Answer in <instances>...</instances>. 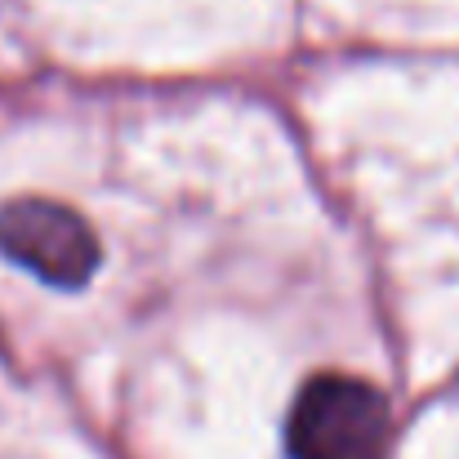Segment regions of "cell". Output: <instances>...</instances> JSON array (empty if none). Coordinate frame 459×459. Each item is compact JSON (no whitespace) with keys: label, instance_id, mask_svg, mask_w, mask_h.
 I'll use <instances>...</instances> for the list:
<instances>
[{"label":"cell","instance_id":"cell-1","mask_svg":"<svg viewBox=\"0 0 459 459\" xmlns=\"http://www.w3.org/2000/svg\"><path fill=\"white\" fill-rule=\"evenodd\" d=\"M393 415L375 384L352 375H316L290 411V455L295 459H388Z\"/></svg>","mask_w":459,"mask_h":459},{"label":"cell","instance_id":"cell-2","mask_svg":"<svg viewBox=\"0 0 459 459\" xmlns=\"http://www.w3.org/2000/svg\"><path fill=\"white\" fill-rule=\"evenodd\" d=\"M0 250L63 290L85 286L99 268V237L90 223L76 210L40 196H22L0 210Z\"/></svg>","mask_w":459,"mask_h":459}]
</instances>
